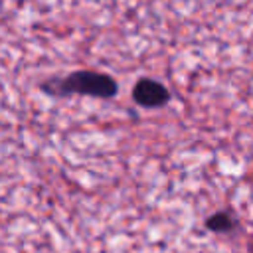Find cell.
Wrapping results in <instances>:
<instances>
[{
	"mask_svg": "<svg viewBox=\"0 0 253 253\" xmlns=\"http://www.w3.org/2000/svg\"><path fill=\"white\" fill-rule=\"evenodd\" d=\"M43 91L55 97L81 95V97H93V99H113L119 91V85L107 73L79 69L61 79L47 81L43 85Z\"/></svg>",
	"mask_w": 253,
	"mask_h": 253,
	"instance_id": "1",
	"label": "cell"
},
{
	"mask_svg": "<svg viewBox=\"0 0 253 253\" xmlns=\"http://www.w3.org/2000/svg\"><path fill=\"white\" fill-rule=\"evenodd\" d=\"M132 99L138 107L144 109H158L170 101L168 89L154 79H140L132 89Z\"/></svg>",
	"mask_w": 253,
	"mask_h": 253,
	"instance_id": "2",
	"label": "cell"
}]
</instances>
